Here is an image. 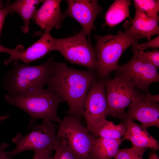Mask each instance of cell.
<instances>
[{"mask_svg":"<svg viewBox=\"0 0 159 159\" xmlns=\"http://www.w3.org/2000/svg\"><path fill=\"white\" fill-rule=\"evenodd\" d=\"M95 71L79 70L69 67L62 62L54 63L52 75L47 83L48 89L67 103L68 115L79 117L83 115L86 95L97 80Z\"/></svg>","mask_w":159,"mask_h":159,"instance_id":"obj_1","label":"cell"},{"mask_svg":"<svg viewBox=\"0 0 159 159\" xmlns=\"http://www.w3.org/2000/svg\"><path fill=\"white\" fill-rule=\"evenodd\" d=\"M6 76L5 87L8 95L18 97L44 89L53 74L55 61L50 58L40 65L20 64L17 61Z\"/></svg>","mask_w":159,"mask_h":159,"instance_id":"obj_2","label":"cell"},{"mask_svg":"<svg viewBox=\"0 0 159 159\" xmlns=\"http://www.w3.org/2000/svg\"><path fill=\"white\" fill-rule=\"evenodd\" d=\"M124 28L125 32L119 31L115 35L95 36L97 42L94 50L99 80L106 79L114 70L125 50L143 38L128 28Z\"/></svg>","mask_w":159,"mask_h":159,"instance_id":"obj_3","label":"cell"},{"mask_svg":"<svg viewBox=\"0 0 159 159\" xmlns=\"http://www.w3.org/2000/svg\"><path fill=\"white\" fill-rule=\"evenodd\" d=\"M5 99L9 104L19 107L29 114L31 117L29 128L39 119L49 120L59 125L62 121L57 110L59 105L64 101L48 88L20 96L11 97L7 95Z\"/></svg>","mask_w":159,"mask_h":159,"instance_id":"obj_4","label":"cell"},{"mask_svg":"<svg viewBox=\"0 0 159 159\" xmlns=\"http://www.w3.org/2000/svg\"><path fill=\"white\" fill-rule=\"evenodd\" d=\"M32 130L27 135L17 134L12 141L16 146L13 150L6 152L11 159L22 152L32 150L34 154L45 153L52 155L57 138L56 125L53 121L44 119L40 125L34 124Z\"/></svg>","mask_w":159,"mask_h":159,"instance_id":"obj_5","label":"cell"},{"mask_svg":"<svg viewBox=\"0 0 159 159\" xmlns=\"http://www.w3.org/2000/svg\"><path fill=\"white\" fill-rule=\"evenodd\" d=\"M58 137L82 159H90L96 137L81 123L78 117L68 115L62 120Z\"/></svg>","mask_w":159,"mask_h":159,"instance_id":"obj_6","label":"cell"},{"mask_svg":"<svg viewBox=\"0 0 159 159\" xmlns=\"http://www.w3.org/2000/svg\"><path fill=\"white\" fill-rule=\"evenodd\" d=\"M82 29L74 36L62 39L55 38V50L69 62L97 70V64L94 49Z\"/></svg>","mask_w":159,"mask_h":159,"instance_id":"obj_7","label":"cell"},{"mask_svg":"<svg viewBox=\"0 0 159 159\" xmlns=\"http://www.w3.org/2000/svg\"><path fill=\"white\" fill-rule=\"evenodd\" d=\"M105 90L107 116L123 120L126 117L125 108L134 98L142 95L130 80L121 77L105 79Z\"/></svg>","mask_w":159,"mask_h":159,"instance_id":"obj_8","label":"cell"},{"mask_svg":"<svg viewBox=\"0 0 159 159\" xmlns=\"http://www.w3.org/2000/svg\"><path fill=\"white\" fill-rule=\"evenodd\" d=\"M107 110L105 79L97 80L87 93L83 105V115L90 133L107 120Z\"/></svg>","mask_w":159,"mask_h":159,"instance_id":"obj_9","label":"cell"},{"mask_svg":"<svg viewBox=\"0 0 159 159\" xmlns=\"http://www.w3.org/2000/svg\"><path fill=\"white\" fill-rule=\"evenodd\" d=\"M158 69L133 54L128 62L122 65H117L114 70L116 77L128 80L136 88L148 93L149 86L152 83L159 81Z\"/></svg>","mask_w":159,"mask_h":159,"instance_id":"obj_10","label":"cell"},{"mask_svg":"<svg viewBox=\"0 0 159 159\" xmlns=\"http://www.w3.org/2000/svg\"><path fill=\"white\" fill-rule=\"evenodd\" d=\"M67 9L63 14L65 17L69 16L77 21L82 26L85 32L89 42L90 32L95 29V19L102 9L96 0H68Z\"/></svg>","mask_w":159,"mask_h":159,"instance_id":"obj_11","label":"cell"},{"mask_svg":"<svg viewBox=\"0 0 159 159\" xmlns=\"http://www.w3.org/2000/svg\"><path fill=\"white\" fill-rule=\"evenodd\" d=\"M50 30H44V34L37 41L24 50H22L23 46L20 45L16 50L10 54L8 59L4 61V64L6 65L13 61L18 60L28 64L55 50V38L50 34Z\"/></svg>","mask_w":159,"mask_h":159,"instance_id":"obj_12","label":"cell"},{"mask_svg":"<svg viewBox=\"0 0 159 159\" xmlns=\"http://www.w3.org/2000/svg\"><path fill=\"white\" fill-rule=\"evenodd\" d=\"M144 95L134 98L126 112V117L131 120H137L146 128L159 127V105L158 103L147 101Z\"/></svg>","mask_w":159,"mask_h":159,"instance_id":"obj_13","label":"cell"},{"mask_svg":"<svg viewBox=\"0 0 159 159\" xmlns=\"http://www.w3.org/2000/svg\"><path fill=\"white\" fill-rule=\"evenodd\" d=\"M61 0H44L36 10L31 19L42 30L59 29L64 17L60 9Z\"/></svg>","mask_w":159,"mask_h":159,"instance_id":"obj_14","label":"cell"},{"mask_svg":"<svg viewBox=\"0 0 159 159\" xmlns=\"http://www.w3.org/2000/svg\"><path fill=\"white\" fill-rule=\"evenodd\" d=\"M127 129L122 139L130 141L132 147L150 148L153 150L159 149L158 141L148 132L147 129L126 117L124 119Z\"/></svg>","mask_w":159,"mask_h":159,"instance_id":"obj_15","label":"cell"},{"mask_svg":"<svg viewBox=\"0 0 159 159\" xmlns=\"http://www.w3.org/2000/svg\"><path fill=\"white\" fill-rule=\"evenodd\" d=\"M134 18L130 21H126L124 27L129 29L133 32L143 38L150 39L153 35H159V16L150 17L136 6Z\"/></svg>","mask_w":159,"mask_h":159,"instance_id":"obj_16","label":"cell"},{"mask_svg":"<svg viewBox=\"0 0 159 159\" xmlns=\"http://www.w3.org/2000/svg\"><path fill=\"white\" fill-rule=\"evenodd\" d=\"M123 140L112 139L96 137L92 147L90 159H111L117 154Z\"/></svg>","mask_w":159,"mask_h":159,"instance_id":"obj_17","label":"cell"},{"mask_svg":"<svg viewBox=\"0 0 159 159\" xmlns=\"http://www.w3.org/2000/svg\"><path fill=\"white\" fill-rule=\"evenodd\" d=\"M44 0H19L12 3H8L6 7L11 13L16 12L21 16L24 21V25L21 28L24 33L28 32L30 29V20L31 19L36 10L38 5Z\"/></svg>","mask_w":159,"mask_h":159,"instance_id":"obj_18","label":"cell"},{"mask_svg":"<svg viewBox=\"0 0 159 159\" xmlns=\"http://www.w3.org/2000/svg\"><path fill=\"white\" fill-rule=\"evenodd\" d=\"M131 0H116L109 8L105 16V24L109 26H115L130 17L129 7Z\"/></svg>","mask_w":159,"mask_h":159,"instance_id":"obj_19","label":"cell"},{"mask_svg":"<svg viewBox=\"0 0 159 159\" xmlns=\"http://www.w3.org/2000/svg\"><path fill=\"white\" fill-rule=\"evenodd\" d=\"M127 126L125 122L116 125L106 120L96 129L92 134L95 137L118 139L121 138L124 135Z\"/></svg>","mask_w":159,"mask_h":159,"instance_id":"obj_20","label":"cell"},{"mask_svg":"<svg viewBox=\"0 0 159 159\" xmlns=\"http://www.w3.org/2000/svg\"><path fill=\"white\" fill-rule=\"evenodd\" d=\"M54 150L55 153L53 159H82L57 136Z\"/></svg>","mask_w":159,"mask_h":159,"instance_id":"obj_21","label":"cell"},{"mask_svg":"<svg viewBox=\"0 0 159 159\" xmlns=\"http://www.w3.org/2000/svg\"><path fill=\"white\" fill-rule=\"evenodd\" d=\"M135 6H136L150 17L158 16L159 1L158 0H134Z\"/></svg>","mask_w":159,"mask_h":159,"instance_id":"obj_22","label":"cell"},{"mask_svg":"<svg viewBox=\"0 0 159 159\" xmlns=\"http://www.w3.org/2000/svg\"><path fill=\"white\" fill-rule=\"evenodd\" d=\"M147 149L132 147L129 148L120 149L114 157L115 159H143L144 153Z\"/></svg>","mask_w":159,"mask_h":159,"instance_id":"obj_23","label":"cell"},{"mask_svg":"<svg viewBox=\"0 0 159 159\" xmlns=\"http://www.w3.org/2000/svg\"><path fill=\"white\" fill-rule=\"evenodd\" d=\"M137 43L132 45V50L133 54L137 55L158 69L159 67V51L156 49L152 52H144L136 47Z\"/></svg>","mask_w":159,"mask_h":159,"instance_id":"obj_24","label":"cell"},{"mask_svg":"<svg viewBox=\"0 0 159 159\" xmlns=\"http://www.w3.org/2000/svg\"><path fill=\"white\" fill-rule=\"evenodd\" d=\"M136 47L138 49L143 50L147 48H156L159 47V36L152 39H150L147 42L136 44Z\"/></svg>","mask_w":159,"mask_h":159,"instance_id":"obj_25","label":"cell"},{"mask_svg":"<svg viewBox=\"0 0 159 159\" xmlns=\"http://www.w3.org/2000/svg\"><path fill=\"white\" fill-rule=\"evenodd\" d=\"M11 13L9 10L6 6L0 9V37L5 19L7 15Z\"/></svg>","mask_w":159,"mask_h":159,"instance_id":"obj_26","label":"cell"},{"mask_svg":"<svg viewBox=\"0 0 159 159\" xmlns=\"http://www.w3.org/2000/svg\"><path fill=\"white\" fill-rule=\"evenodd\" d=\"M9 145L6 143L0 144V159H11L7 155L6 149L9 147Z\"/></svg>","mask_w":159,"mask_h":159,"instance_id":"obj_27","label":"cell"},{"mask_svg":"<svg viewBox=\"0 0 159 159\" xmlns=\"http://www.w3.org/2000/svg\"><path fill=\"white\" fill-rule=\"evenodd\" d=\"M159 95H153L148 93L144 95L143 98L150 102L158 103L159 102Z\"/></svg>","mask_w":159,"mask_h":159,"instance_id":"obj_28","label":"cell"},{"mask_svg":"<svg viewBox=\"0 0 159 159\" xmlns=\"http://www.w3.org/2000/svg\"><path fill=\"white\" fill-rule=\"evenodd\" d=\"M32 159H53L51 155L47 153H39L34 154Z\"/></svg>","mask_w":159,"mask_h":159,"instance_id":"obj_29","label":"cell"},{"mask_svg":"<svg viewBox=\"0 0 159 159\" xmlns=\"http://www.w3.org/2000/svg\"><path fill=\"white\" fill-rule=\"evenodd\" d=\"M16 49V48L11 49L5 47L0 45V52H6L9 54L14 52Z\"/></svg>","mask_w":159,"mask_h":159,"instance_id":"obj_30","label":"cell"},{"mask_svg":"<svg viewBox=\"0 0 159 159\" xmlns=\"http://www.w3.org/2000/svg\"><path fill=\"white\" fill-rule=\"evenodd\" d=\"M152 153H150L149 158L148 159H159V158L156 154L155 151L153 150Z\"/></svg>","mask_w":159,"mask_h":159,"instance_id":"obj_31","label":"cell"},{"mask_svg":"<svg viewBox=\"0 0 159 159\" xmlns=\"http://www.w3.org/2000/svg\"><path fill=\"white\" fill-rule=\"evenodd\" d=\"M9 114L0 116V122L4 120L7 118L9 117Z\"/></svg>","mask_w":159,"mask_h":159,"instance_id":"obj_32","label":"cell"},{"mask_svg":"<svg viewBox=\"0 0 159 159\" xmlns=\"http://www.w3.org/2000/svg\"><path fill=\"white\" fill-rule=\"evenodd\" d=\"M4 7L2 1L0 0V9L3 8Z\"/></svg>","mask_w":159,"mask_h":159,"instance_id":"obj_33","label":"cell"}]
</instances>
